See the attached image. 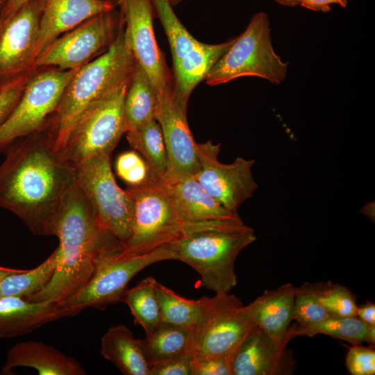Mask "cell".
Listing matches in <instances>:
<instances>
[{
    "label": "cell",
    "mask_w": 375,
    "mask_h": 375,
    "mask_svg": "<svg viewBox=\"0 0 375 375\" xmlns=\"http://www.w3.org/2000/svg\"><path fill=\"white\" fill-rule=\"evenodd\" d=\"M0 166V208L20 218L36 235L49 225L76 181V169L54 147L50 130L20 138L4 151Z\"/></svg>",
    "instance_id": "6da1fadb"
},
{
    "label": "cell",
    "mask_w": 375,
    "mask_h": 375,
    "mask_svg": "<svg viewBox=\"0 0 375 375\" xmlns=\"http://www.w3.org/2000/svg\"><path fill=\"white\" fill-rule=\"evenodd\" d=\"M48 235L58 238L60 262L49 282L25 299L28 301L61 303L77 293L90 279L97 253L117 239L99 226L76 181L52 219Z\"/></svg>",
    "instance_id": "7a4b0ae2"
},
{
    "label": "cell",
    "mask_w": 375,
    "mask_h": 375,
    "mask_svg": "<svg viewBox=\"0 0 375 375\" xmlns=\"http://www.w3.org/2000/svg\"><path fill=\"white\" fill-rule=\"evenodd\" d=\"M256 239L242 219H215L183 223L179 238L164 247L192 267L206 289L229 292L237 284L238 256Z\"/></svg>",
    "instance_id": "3957f363"
},
{
    "label": "cell",
    "mask_w": 375,
    "mask_h": 375,
    "mask_svg": "<svg viewBox=\"0 0 375 375\" xmlns=\"http://www.w3.org/2000/svg\"><path fill=\"white\" fill-rule=\"evenodd\" d=\"M136 64L124 21L111 45L97 58L78 68L63 92L50 126L58 152L63 149L83 112L129 83Z\"/></svg>",
    "instance_id": "277c9868"
},
{
    "label": "cell",
    "mask_w": 375,
    "mask_h": 375,
    "mask_svg": "<svg viewBox=\"0 0 375 375\" xmlns=\"http://www.w3.org/2000/svg\"><path fill=\"white\" fill-rule=\"evenodd\" d=\"M176 260L165 247L144 254L124 250L117 239L97 253L92 274L86 284L75 294L59 303L67 317H74L87 308L104 310L108 305L122 301L129 281L145 267L159 261Z\"/></svg>",
    "instance_id": "5b68a950"
},
{
    "label": "cell",
    "mask_w": 375,
    "mask_h": 375,
    "mask_svg": "<svg viewBox=\"0 0 375 375\" xmlns=\"http://www.w3.org/2000/svg\"><path fill=\"white\" fill-rule=\"evenodd\" d=\"M268 15L256 13L245 31L214 64L206 83L215 86L242 76H258L274 84L284 81L288 63L274 50Z\"/></svg>",
    "instance_id": "8992f818"
},
{
    "label": "cell",
    "mask_w": 375,
    "mask_h": 375,
    "mask_svg": "<svg viewBox=\"0 0 375 375\" xmlns=\"http://www.w3.org/2000/svg\"><path fill=\"white\" fill-rule=\"evenodd\" d=\"M77 69L42 67L33 73L14 110L0 126V153L15 140L49 128L63 92Z\"/></svg>",
    "instance_id": "52a82bcc"
},
{
    "label": "cell",
    "mask_w": 375,
    "mask_h": 375,
    "mask_svg": "<svg viewBox=\"0 0 375 375\" xmlns=\"http://www.w3.org/2000/svg\"><path fill=\"white\" fill-rule=\"evenodd\" d=\"M132 226L124 244L129 253L144 254L166 246L179 238L183 222L159 181L128 187Z\"/></svg>",
    "instance_id": "ba28073f"
},
{
    "label": "cell",
    "mask_w": 375,
    "mask_h": 375,
    "mask_svg": "<svg viewBox=\"0 0 375 375\" xmlns=\"http://www.w3.org/2000/svg\"><path fill=\"white\" fill-rule=\"evenodd\" d=\"M128 85L93 103L78 118L60 152L70 166L76 169L92 156L112 152L126 133L124 102Z\"/></svg>",
    "instance_id": "9c48e42d"
},
{
    "label": "cell",
    "mask_w": 375,
    "mask_h": 375,
    "mask_svg": "<svg viewBox=\"0 0 375 375\" xmlns=\"http://www.w3.org/2000/svg\"><path fill=\"white\" fill-rule=\"evenodd\" d=\"M198 299L200 312L191 330L193 353L208 356L231 354L254 326L248 309L235 295L215 292Z\"/></svg>",
    "instance_id": "30bf717a"
},
{
    "label": "cell",
    "mask_w": 375,
    "mask_h": 375,
    "mask_svg": "<svg viewBox=\"0 0 375 375\" xmlns=\"http://www.w3.org/2000/svg\"><path fill=\"white\" fill-rule=\"evenodd\" d=\"M111 152L92 156L76 167V183L91 203L99 226L123 245L130 238L132 219L126 190L117 183Z\"/></svg>",
    "instance_id": "8fae6325"
},
{
    "label": "cell",
    "mask_w": 375,
    "mask_h": 375,
    "mask_svg": "<svg viewBox=\"0 0 375 375\" xmlns=\"http://www.w3.org/2000/svg\"><path fill=\"white\" fill-rule=\"evenodd\" d=\"M116 8L86 19L57 38L36 58L35 67L77 69L99 51H106L124 24Z\"/></svg>",
    "instance_id": "7c38bea8"
},
{
    "label": "cell",
    "mask_w": 375,
    "mask_h": 375,
    "mask_svg": "<svg viewBox=\"0 0 375 375\" xmlns=\"http://www.w3.org/2000/svg\"><path fill=\"white\" fill-rule=\"evenodd\" d=\"M197 151L199 169L194 177L222 206L238 212L258 188L252 174L255 160L238 157L232 163H222L218 159L221 144H213L210 140L197 142Z\"/></svg>",
    "instance_id": "4fadbf2b"
},
{
    "label": "cell",
    "mask_w": 375,
    "mask_h": 375,
    "mask_svg": "<svg viewBox=\"0 0 375 375\" xmlns=\"http://www.w3.org/2000/svg\"><path fill=\"white\" fill-rule=\"evenodd\" d=\"M44 0H29L0 20V83L35 67V50Z\"/></svg>",
    "instance_id": "5bb4252c"
},
{
    "label": "cell",
    "mask_w": 375,
    "mask_h": 375,
    "mask_svg": "<svg viewBox=\"0 0 375 375\" xmlns=\"http://www.w3.org/2000/svg\"><path fill=\"white\" fill-rule=\"evenodd\" d=\"M157 97L156 119L161 128L168 160L163 178L195 176L199 169L197 142L188 123V110L176 100L172 80L157 92Z\"/></svg>",
    "instance_id": "9a60e30c"
},
{
    "label": "cell",
    "mask_w": 375,
    "mask_h": 375,
    "mask_svg": "<svg viewBox=\"0 0 375 375\" xmlns=\"http://www.w3.org/2000/svg\"><path fill=\"white\" fill-rule=\"evenodd\" d=\"M117 6L124 21L135 58L157 92L171 81L172 75L156 42L152 1L119 0Z\"/></svg>",
    "instance_id": "2e32d148"
},
{
    "label": "cell",
    "mask_w": 375,
    "mask_h": 375,
    "mask_svg": "<svg viewBox=\"0 0 375 375\" xmlns=\"http://www.w3.org/2000/svg\"><path fill=\"white\" fill-rule=\"evenodd\" d=\"M297 336L292 334L274 340L254 326L234 351L232 375H290L297 365L288 344Z\"/></svg>",
    "instance_id": "e0dca14e"
},
{
    "label": "cell",
    "mask_w": 375,
    "mask_h": 375,
    "mask_svg": "<svg viewBox=\"0 0 375 375\" xmlns=\"http://www.w3.org/2000/svg\"><path fill=\"white\" fill-rule=\"evenodd\" d=\"M160 182L183 223L241 219L238 212L231 211L218 203L194 176L163 178Z\"/></svg>",
    "instance_id": "ac0fdd59"
},
{
    "label": "cell",
    "mask_w": 375,
    "mask_h": 375,
    "mask_svg": "<svg viewBox=\"0 0 375 375\" xmlns=\"http://www.w3.org/2000/svg\"><path fill=\"white\" fill-rule=\"evenodd\" d=\"M116 7L101 0H44L35 60L51 42L63 33L86 19Z\"/></svg>",
    "instance_id": "d6986e66"
},
{
    "label": "cell",
    "mask_w": 375,
    "mask_h": 375,
    "mask_svg": "<svg viewBox=\"0 0 375 375\" xmlns=\"http://www.w3.org/2000/svg\"><path fill=\"white\" fill-rule=\"evenodd\" d=\"M295 289L290 283L283 284L265 290L246 306L254 325L274 340H282L292 334L298 336L296 323L290 325Z\"/></svg>",
    "instance_id": "ffe728a7"
},
{
    "label": "cell",
    "mask_w": 375,
    "mask_h": 375,
    "mask_svg": "<svg viewBox=\"0 0 375 375\" xmlns=\"http://www.w3.org/2000/svg\"><path fill=\"white\" fill-rule=\"evenodd\" d=\"M17 367L36 369L40 375H85L86 370L74 358L40 342L26 341L8 351L1 374H12Z\"/></svg>",
    "instance_id": "44dd1931"
},
{
    "label": "cell",
    "mask_w": 375,
    "mask_h": 375,
    "mask_svg": "<svg viewBox=\"0 0 375 375\" xmlns=\"http://www.w3.org/2000/svg\"><path fill=\"white\" fill-rule=\"evenodd\" d=\"M67 317L59 303L31 301L13 296L0 298V338L31 333L52 321Z\"/></svg>",
    "instance_id": "7402d4cb"
},
{
    "label": "cell",
    "mask_w": 375,
    "mask_h": 375,
    "mask_svg": "<svg viewBox=\"0 0 375 375\" xmlns=\"http://www.w3.org/2000/svg\"><path fill=\"white\" fill-rule=\"evenodd\" d=\"M235 40V37L217 44L200 42L185 57L173 63L172 88L182 107L188 110V100L194 88L206 78L210 69Z\"/></svg>",
    "instance_id": "603a6c76"
},
{
    "label": "cell",
    "mask_w": 375,
    "mask_h": 375,
    "mask_svg": "<svg viewBox=\"0 0 375 375\" xmlns=\"http://www.w3.org/2000/svg\"><path fill=\"white\" fill-rule=\"evenodd\" d=\"M100 352L124 375H150L138 339L124 324L107 330L101 340Z\"/></svg>",
    "instance_id": "cb8c5ba5"
},
{
    "label": "cell",
    "mask_w": 375,
    "mask_h": 375,
    "mask_svg": "<svg viewBox=\"0 0 375 375\" xmlns=\"http://www.w3.org/2000/svg\"><path fill=\"white\" fill-rule=\"evenodd\" d=\"M157 92L147 73L137 62L124 102L126 133L156 119Z\"/></svg>",
    "instance_id": "d4e9b609"
},
{
    "label": "cell",
    "mask_w": 375,
    "mask_h": 375,
    "mask_svg": "<svg viewBox=\"0 0 375 375\" xmlns=\"http://www.w3.org/2000/svg\"><path fill=\"white\" fill-rule=\"evenodd\" d=\"M138 340L149 367L192 351L191 330L163 322Z\"/></svg>",
    "instance_id": "484cf974"
},
{
    "label": "cell",
    "mask_w": 375,
    "mask_h": 375,
    "mask_svg": "<svg viewBox=\"0 0 375 375\" xmlns=\"http://www.w3.org/2000/svg\"><path fill=\"white\" fill-rule=\"evenodd\" d=\"M129 145L146 161L153 178L162 180L168 166L167 150L156 119L126 133Z\"/></svg>",
    "instance_id": "4316f807"
},
{
    "label": "cell",
    "mask_w": 375,
    "mask_h": 375,
    "mask_svg": "<svg viewBox=\"0 0 375 375\" xmlns=\"http://www.w3.org/2000/svg\"><path fill=\"white\" fill-rule=\"evenodd\" d=\"M60 262L57 249L36 267L8 274L0 280L2 296L26 299L43 288L51 280Z\"/></svg>",
    "instance_id": "83f0119b"
},
{
    "label": "cell",
    "mask_w": 375,
    "mask_h": 375,
    "mask_svg": "<svg viewBox=\"0 0 375 375\" xmlns=\"http://www.w3.org/2000/svg\"><path fill=\"white\" fill-rule=\"evenodd\" d=\"M157 283L154 278L148 276L133 288L126 289L122 299L129 307L135 322L144 329L146 335L161 322Z\"/></svg>",
    "instance_id": "f1b7e54d"
},
{
    "label": "cell",
    "mask_w": 375,
    "mask_h": 375,
    "mask_svg": "<svg viewBox=\"0 0 375 375\" xmlns=\"http://www.w3.org/2000/svg\"><path fill=\"white\" fill-rule=\"evenodd\" d=\"M326 335L353 344L367 342L374 347L375 326H369L356 316L329 315L320 324L304 331L301 335Z\"/></svg>",
    "instance_id": "f546056e"
},
{
    "label": "cell",
    "mask_w": 375,
    "mask_h": 375,
    "mask_svg": "<svg viewBox=\"0 0 375 375\" xmlns=\"http://www.w3.org/2000/svg\"><path fill=\"white\" fill-rule=\"evenodd\" d=\"M156 16L167 37L173 63L176 62L199 44L185 28L176 16L169 0H151Z\"/></svg>",
    "instance_id": "4dcf8cb0"
},
{
    "label": "cell",
    "mask_w": 375,
    "mask_h": 375,
    "mask_svg": "<svg viewBox=\"0 0 375 375\" xmlns=\"http://www.w3.org/2000/svg\"><path fill=\"white\" fill-rule=\"evenodd\" d=\"M321 283H304L296 287L293 320L296 322L298 335L325 320L330 315L319 300Z\"/></svg>",
    "instance_id": "1f68e13d"
},
{
    "label": "cell",
    "mask_w": 375,
    "mask_h": 375,
    "mask_svg": "<svg viewBox=\"0 0 375 375\" xmlns=\"http://www.w3.org/2000/svg\"><path fill=\"white\" fill-rule=\"evenodd\" d=\"M157 294L161 322L192 330L200 312L198 299L192 300L181 297L158 282Z\"/></svg>",
    "instance_id": "d6a6232c"
},
{
    "label": "cell",
    "mask_w": 375,
    "mask_h": 375,
    "mask_svg": "<svg viewBox=\"0 0 375 375\" xmlns=\"http://www.w3.org/2000/svg\"><path fill=\"white\" fill-rule=\"evenodd\" d=\"M319 300L330 315L353 317L356 315V298L347 287L331 281L322 282Z\"/></svg>",
    "instance_id": "836d02e7"
},
{
    "label": "cell",
    "mask_w": 375,
    "mask_h": 375,
    "mask_svg": "<svg viewBox=\"0 0 375 375\" xmlns=\"http://www.w3.org/2000/svg\"><path fill=\"white\" fill-rule=\"evenodd\" d=\"M117 176L128 187H137L153 181L149 168L144 158L136 151H128L120 153L115 162Z\"/></svg>",
    "instance_id": "e575fe53"
},
{
    "label": "cell",
    "mask_w": 375,
    "mask_h": 375,
    "mask_svg": "<svg viewBox=\"0 0 375 375\" xmlns=\"http://www.w3.org/2000/svg\"><path fill=\"white\" fill-rule=\"evenodd\" d=\"M38 69H31L0 83V126L14 110L28 78Z\"/></svg>",
    "instance_id": "d590c367"
},
{
    "label": "cell",
    "mask_w": 375,
    "mask_h": 375,
    "mask_svg": "<svg viewBox=\"0 0 375 375\" xmlns=\"http://www.w3.org/2000/svg\"><path fill=\"white\" fill-rule=\"evenodd\" d=\"M233 353L234 352L226 356H208L193 353L191 375H232Z\"/></svg>",
    "instance_id": "8d00e7d4"
},
{
    "label": "cell",
    "mask_w": 375,
    "mask_h": 375,
    "mask_svg": "<svg viewBox=\"0 0 375 375\" xmlns=\"http://www.w3.org/2000/svg\"><path fill=\"white\" fill-rule=\"evenodd\" d=\"M346 366L352 375L375 374V351L374 347L353 344L346 356Z\"/></svg>",
    "instance_id": "74e56055"
},
{
    "label": "cell",
    "mask_w": 375,
    "mask_h": 375,
    "mask_svg": "<svg viewBox=\"0 0 375 375\" xmlns=\"http://www.w3.org/2000/svg\"><path fill=\"white\" fill-rule=\"evenodd\" d=\"M193 352L190 351L150 367V375H191Z\"/></svg>",
    "instance_id": "f35d334b"
},
{
    "label": "cell",
    "mask_w": 375,
    "mask_h": 375,
    "mask_svg": "<svg viewBox=\"0 0 375 375\" xmlns=\"http://www.w3.org/2000/svg\"><path fill=\"white\" fill-rule=\"evenodd\" d=\"M331 4H338L345 8L348 0H301L300 6L313 11L328 12L331 10Z\"/></svg>",
    "instance_id": "ab89813d"
},
{
    "label": "cell",
    "mask_w": 375,
    "mask_h": 375,
    "mask_svg": "<svg viewBox=\"0 0 375 375\" xmlns=\"http://www.w3.org/2000/svg\"><path fill=\"white\" fill-rule=\"evenodd\" d=\"M369 326H375V305L370 301L357 306L356 315Z\"/></svg>",
    "instance_id": "60d3db41"
},
{
    "label": "cell",
    "mask_w": 375,
    "mask_h": 375,
    "mask_svg": "<svg viewBox=\"0 0 375 375\" xmlns=\"http://www.w3.org/2000/svg\"><path fill=\"white\" fill-rule=\"evenodd\" d=\"M29 0H7L6 3L0 14V20L13 15L19 8Z\"/></svg>",
    "instance_id": "b9f144b4"
},
{
    "label": "cell",
    "mask_w": 375,
    "mask_h": 375,
    "mask_svg": "<svg viewBox=\"0 0 375 375\" xmlns=\"http://www.w3.org/2000/svg\"><path fill=\"white\" fill-rule=\"evenodd\" d=\"M374 202L366 203L361 209V212L373 222H374Z\"/></svg>",
    "instance_id": "7bdbcfd3"
},
{
    "label": "cell",
    "mask_w": 375,
    "mask_h": 375,
    "mask_svg": "<svg viewBox=\"0 0 375 375\" xmlns=\"http://www.w3.org/2000/svg\"><path fill=\"white\" fill-rule=\"evenodd\" d=\"M21 269L0 266V280L8 274L19 272Z\"/></svg>",
    "instance_id": "ee69618b"
},
{
    "label": "cell",
    "mask_w": 375,
    "mask_h": 375,
    "mask_svg": "<svg viewBox=\"0 0 375 375\" xmlns=\"http://www.w3.org/2000/svg\"><path fill=\"white\" fill-rule=\"evenodd\" d=\"M276 3L285 6H295L300 5L301 0H274Z\"/></svg>",
    "instance_id": "f6af8a7d"
},
{
    "label": "cell",
    "mask_w": 375,
    "mask_h": 375,
    "mask_svg": "<svg viewBox=\"0 0 375 375\" xmlns=\"http://www.w3.org/2000/svg\"><path fill=\"white\" fill-rule=\"evenodd\" d=\"M171 5L174 7L177 6L179 3L182 2L184 0H169Z\"/></svg>",
    "instance_id": "bcb514c9"
},
{
    "label": "cell",
    "mask_w": 375,
    "mask_h": 375,
    "mask_svg": "<svg viewBox=\"0 0 375 375\" xmlns=\"http://www.w3.org/2000/svg\"><path fill=\"white\" fill-rule=\"evenodd\" d=\"M101 1L110 3L111 4H113L117 7V4H118V3L119 1V0H101Z\"/></svg>",
    "instance_id": "7dc6e473"
},
{
    "label": "cell",
    "mask_w": 375,
    "mask_h": 375,
    "mask_svg": "<svg viewBox=\"0 0 375 375\" xmlns=\"http://www.w3.org/2000/svg\"><path fill=\"white\" fill-rule=\"evenodd\" d=\"M6 1L7 0H0V14L3 10V8H4L6 3Z\"/></svg>",
    "instance_id": "c3c4849f"
},
{
    "label": "cell",
    "mask_w": 375,
    "mask_h": 375,
    "mask_svg": "<svg viewBox=\"0 0 375 375\" xmlns=\"http://www.w3.org/2000/svg\"><path fill=\"white\" fill-rule=\"evenodd\" d=\"M2 297V294H1V289H0V298Z\"/></svg>",
    "instance_id": "681fc988"
}]
</instances>
